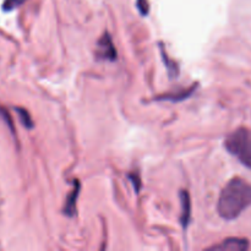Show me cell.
Returning a JSON list of instances; mask_svg holds the SVG:
<instances>
[{
  "label": "cell",
  "mask_w": 251,
  "mask_h": 251,
  "mask_svg": "<svg viewBox=\"0 0 251 251\" xmlns=\"http://www.w3.org/2000/svg\"><path fill=\"white\" fill-rule=\"evenodd\" d=\"M194 90H195V87H191V88H189V90L181 91V92L172 93V95H174V96H169V95L163 96L161 100H172V102H178V100H185V98H188L189 96H191V93H193Z\"/></svg>",
  "instance_id": "cell-8"
},
{
  "label": "cell",
  "mask_w": 251,
  "mask_h": 251,
  "mask_svg": "<svg viewBox=\"0 0 251 251\" xmlns=\"http://www.w3.org/2000/svg\"><path fill=\"white\" fill-rule=\"evenodd\" d=\"M161 53H162V58H163V60H164V65L167 66V70H168L169 76H171V77H173V76L178 75V71H179L178 66H176L173 61L169 60L168 54L163 50V48H162V47H161Z\"/></svg>",
  "instance_id": "cell-9"
},
{
  "label": "cell",
  "mask_w": 251,
  "mask_h": 251,
  "mask_svg": "<svg viewBox=\"0 0 251 251\" xmlns=\"http://www.w3.org/2000/svg\"><path fill=\"white\" fill-rule=\"evenodd\" d=\"M136 5H137V9H139L140 12H141V15L146 16V15L149 14L150 4H149V1H147V0H137Z\"/></svg>",
  "instance_id": "cell-12"
},
{
  "label": "cell",
  "mask_w": 251,
  "mask_h": 251,
  "mask_svg": "<svg viewBox=\"0 0 251 251\" xmlns=\"http://www.w3.org/2000/svg\"><path fill=\"white\" fill-rule=\"evenodd\" d=\"M249 240L244 238H228L208 249L215 251H245L249 249Z\"/></svg>",
  "instance_id": "cell-4"
},
{
  "label": "cell",
  "mask_w": 251,
  "mask_h": 251,
  "mask_svg": "<svg viewBox=\"0 0 251 251\" xmlns=\"http://www.w3.org/2000/svg\"><path fill=\"white\" fill-rule=\"evenodd\" d=\"M96 58L103 61H114L117 59V49L108 32H104L103 36L98 39L96 47Z\"/></svg>",
  "instance_id": "cell-3"
},
{
  "label": "cell",
  "mask_w": 251,
  "mask_h": 251,
  "mask_svg": "<svg viewBox=\"0 0 251 251\" xmlns=\"http://www.w3.org/2000/svg\"><path fill=\"white\" fill-rule=\"evenodd\" d=\"M225 147L243 166L251 169V129H235L226 137Z\"/></svg>",
  "instance_id": "cell-2"
},
{
  "label": "cell",
  "mask_w": 251,
  "mask_h": 251,
  "mask_svg": "<svg viewBox=\"0 0 251 251\" xmlns=\"http://www.w3.org/2000/svg\"><path fill=\"white\" fill-rule=\"evenodd\" d=\"M180 206H181V215H180V222L184 229L188 228L190 225L191 220V202L190 196L186 190L180 191Z\"/></svg>",
  "instance_id": "cell-6"
},
{
  "label": "cell",
  "mask_w": 251,
  "mask_h": 251,
  "mask_svg": "<svg viewBox=\"0 0 251 251\" xmlns=\"http://www.w3.org/2000/svg\"><path fill=\"white\" fill-rule=\"evenodd\" d=\"M78 194H80V181L75 180L74 181V189L70 191L68 196H66L65 205H64L63 212L65 213L69 217H74L76 215V211H77V207H76V202H77Z\"/></svg>",
  "instance_id": "cell-5"
},
{
  "label": "cell",
  "mask_w": 251,
  "mask_h": 251,
  "mask_svg": "<svg viewBox=\"0 0 251 251\" xmlns=\"http://www.w3.org/2000/svg\"><path fill=\"white\" fill-rule=\"evenodd\" d=\"M250 206L251 184L239 176L230 179L221 191L217 203L218 215L223 220L233 221Z\"/></svg>",
  "instance_id": "cell-1"
},
{
  "label": "cell",
  "mask_w": 251,
  "mask_h": 251,
  "mask_svg": "<svg viewBox=\"0 0 251 251\" xmlns=\"http://www.w3.org/2000/svg\"><path fill=\"white\" fill-rule=\"evenodd\" d=\"M0 115H1V118L4 119V122L6 123L7 125H9L10 130H11V132L14 134V132H15L14 125H12V120H11V117H10L9 112H7L6 109H4V108H0Z\"/></svg>",
  "instance_id": "cell-11"
},
{
  "label": "cell",
  "mask_w": 251,
  "mask_h": 251,
  "mask_svg": "<svg viewBox=\"0 0 251 251\" xmlns=\"http://www.w3.org/2000/svg\"><path fill=\"white\" fill-rule=\"evenodd\" d=\"M27 0H4V2H2V10L4 11H12V10L21 6Z\"/></svg>",
  "instance_id": "cell-10"
},
{
  "label": "cell",
  "mask_w": 251,
  "mask_h": 251,
  "mask_svg": "<svg viewBox=\"0 0 251 251\" xmlns=\"http://www.w3.org/2000/svg\"><path fill=\"white\" fill-rule=\"evenodd\" d=\"M15 110L19 113V118L21 124L24 125L26 129H32V127H33V120H32L29 113L27 112L26 109H24V108H15Z\"/></svg>",
  "instance_id": "cell-7"
}]
</instances>
